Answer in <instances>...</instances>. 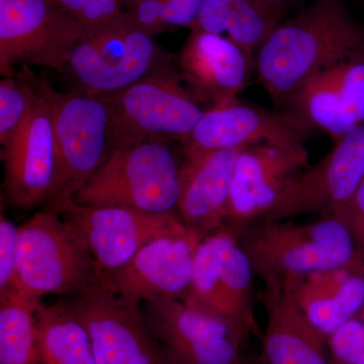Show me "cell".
<instances>
[{
	"label": "cell",
	"mask_w": 364,
	"mask_h": 364,
	"mask_svg": "<svg viewBox=\"0 0 364 364\" xmlns=\"http://www.w3.org/2000/svg\"><path fill=\"white\" fill-rule=\"evenodd\" d=\"M176 61L153 37L136 30L124 11L116 20L93 28H83L74 47L67 70L88 95H105Z\"/></svg>",
	"instance_id": "cell-6"
},
{
	"label": "cell",
	"mask_w": 364,
	"mask_h": 364,
	"mask_svg": "<svg viewBox=\"0 0 364 364\" xmlns=\"http://www.w3.org/2000/svg\"><path fill=\"white\" fill-rule=\"evenodd\" d=\"M259 299L267 314L259 353L263 364H332L327 337L306 318L282 286H263Z\"/></svg>",
	"instance_id": "cell-22"
},
{
	"label": "cell",
	"mask_w": 364,
	"mask_h": 364,
	"mask_svg": "<svg viewBox=\"0 0 364 364\" xmlns=\"http://www.w3.org/2000/svg\"><path fill=\"white\" fill-rule=\"evenodd\" d=\"M40 301L14 289L0 296V364H40L36 321Z\"/></svg>",
	"instance_id": "cell-25"
},
{
	"label": "cell",
	"mask_w": 364,
	"mask_h": 364,
	"mask_svg": "<svg viewBox=\"0 0 364 364\" xmlns=\"http://www.w3.org/2000/svg\"><path fill=\"white\" fill-rule=\"evenodd\" d=\"M102 97L111 109L117 147L149 140L181 142L207 111L182 82L176 61Z\"/></svg>",
	"instance_id": "cell-5"
},
{
	"label": "cell",
	"mask_w": 364,
	"mask_h": 364,
	"mask_svg": "<svg viewBox=\"0 0 364 364\" xmlns=\"http://www.w3.org/2000/svg\"><path fill=\"white\" fill-rule=\"evenodd\" d=\"M124 11L132 26L150 37L169 30L162 0H126Z\"/></svg>",
	"instance_id": "cell-30"
},
{
	"label": "cell",
	"mask_w": 364,
	"mask_h": 364,
	"mask_svg": "<svg viewBox=\"0 0 364 364\" xmlns=\"http://www.w3.org/2000/svg\"><path fill=\"white\" fill-rule=\"evenodd\" d=\"M277 1L280 2V4H284V6H289L291 2L296 1V0H277Z\"/></svg>",
	"instance_id": "cell-34"
},
{
	"label": "cell",
	"mask_w": 364,
	"mask_h": 364,
	"mask_svg": "<svg viewBox=\"0 0 364 364\" xmlns=\"http://www.w3.org/2000/svg\"><path fill=\"white\" fill-rule=\"evenodd\" d=\"M39 79L28 66L20 73L4 76L0 81V144L13 138L26 119L39 97Z\"/></svg>",
	"instance_id": "cell-26"
},
{
	"label": "cell",
	"mask_w": 364,
	"mask_h": 364,
	"mask_svg": "<svg viewBox=\"0 0 364 364\" xmlns=\"http://www.w3.org/2000/svg\"><path fill=\"white\" fill-rule=\"evenodd\" d=\"M228 229L247 254L263 286H282L358 255L348 230L333 215L306 223L259 220Z\"/></svg>",
	"instance_id": "cell-2"
},
{
	"label": "cell",
	"mask_w": 364,
	"mask_h": 364,
	"mask_svg": "<svg viewBox=\"0 0 364 364\" xmlns=\"http://www.w3.org/2000/svg\"><path fill=\"white\" fill-rule=\"evenodd\" d=\"M310 134L286 112L235 100L205 112L186 138L181 141L182 154L234 149L254 144L306 145Z\"/></svg>",
	"instance_id": "cell-18"
},
{
	"label": "cell",
	"mask_w": 364,
	"mask_h": 364,
	"mask_svg": "<svg viewBox=\"0 0 364 364\" xmlns=\"http://www.w3.org/2000/svg\"><path fill=\"white\" fill-rule=\"evenodd\" d=\"M324 336H331L364 309V259L318 270L282 284Z\"/></svg>",
	"instance_id": "cell-21"
},
{
	"label": "cell",
	"mask_w": 364,
	"mask_h": 364,
	"mask_svg": "<svg viewBox=\"0 0 364 364\" xmlns=\"http://www.w3.org/2000/svg\"><path fill=\"white\" fill-rule=\"evenodd\" d=\"M58 179L48 208L72 200L117 149L111 109L102 95L62 93L50 85Z\"/></svg>",
	"instance_id": "cell-7"
},
{
	"label": "cell",
	"mask_w": 364,
	"mask_h": 364,
	"mask_svg": "<svg viewBox=\"0 0 364 364\" xmlns=\"http://www.w3.org/2000/svg\"><path fill=\"white\" fill-rule=\"evenodd\" d=\"M329 215L343 223L353 239L356 250L364 259V181L353 198L335 208Z\"/></svg>",
	"instance_id": "cell-31"
},
{
	"label": "cell",
	"mask_w": 364,
	"mask_h": 364,
	"mask_svg": "<svg viewBox=\"0 0 364 364\" xmlns=\"http://www.w3.org/2000/svg\"><path fill=\"white\" fill-rule=\"evenodd\" d=\"M182 82L205 109L238 100L255 71V60L231 40L191 30L176 56Z\"/></svg>",
	"instance_id": "cell-19"
},
{
	"label": "cell",
	"mask_w": 364,
	"mask_h": 364,
	"mask_svg": "<svg viewBox=\"0 0 364 364\" xmlns=\"http://www.w3.org/2000/svg\"><path fill=\"white\" fill-rule=\"evenodd\" d=\"M83 26L50 0H0V73L14 66L67 71Z\"/></svg>",
	"instance_id": "cell-9"
},
{
	"label": "cell",
	"mask_w": 364,
	"mask_h": 364,
	"mask_svg": "<svg viewBox=\"0 0 364 364\" xmlns=\"http://www.w3.org/2000/svg\"><path fill=\"white\" fill-rule=\"evenodd\" d=\"M287 7L277 0H203L191 30L227 38L255 60L260 48L284 21Z\"/></svg>",
	"instance_id": "cell-23"
},
{
	"label": "cell",
	"mask_w": 364,
	"mask_h": 364,
	"mask_svg": "<svg viewBox=\"0 0 364 364\" xmlns=\"http://www.w3.org/2000/svg\"><path fill=\"white\" fill-rule=\"evenodd\" d=\"M241 149L183 156L177 214L188 230L203 238L225 228L235 164Z\"/></svg>",
	"instance_id": "cell-20"
},
{
	"label": "cell",
	"mask_w": 364,
	"mask_h": 364,
	"mask_svg": "<svg viewBox=\"0 0 364 364\" xmlns=\"http://www.w3.org/2000/svg\"><path fill=\"white\" fill-rule=\"evenodd\" d=\"M363 181L364 124H361L336 139L332 149L304 170L259 220L329 215L335 208L353 198Z\"/></svg>",
	"instance_id": "cell-14"
},
{
	"label": "cell",
	"mask_w": 364,
	"mask_h": 364,
	"mask_svg": "<svg viewBox=\"0 0 364 364\" xmlns=\"http://www.w3.org/2000/svg\"><path fill=\"white\" fill-rule=\"evenodd\" d=\"M90 334L97 364H172L144 318L141 304L95 287L61 298Z\"/></svg>",
	"instance_id": "cell-11"
},
{
	"label": "cell",
	"mask_w": 364,
	"mask_h": 364,
	"mask_svg": "<svg viewBox=\"0 0 364 364\" xmlns=\"http://www.w3.org/2000/svg\"><path fill=\"white\" fill-rule=\"evenodd\" d=\"M182 163L167 141L119 146L72 200L91 207L177 213Z\"/></svg>",
	"instance_id": "cell-3"
},
{
	"label": "cell",
	"mask_w": 364,
	"mask_h": 364,
	"mask_svg": "<svg viewBox=\"0 0 364 364\" xmlns=\"http://www.w3.org/2000/svg\"><path fill=\"white\" fill-rule=\"evenodd\" d=\"M112 1L116 2V4H119V6L123 7L124 9V2H126V0H112Z\"/></svg>",
	"instance_id": "cell-35"
},
{
	"label": "cell",
	"mask_w": 364,
	"mask_h": 364,
	"mask_svg": "<svg viewBox=\"0 0 364 364\" xmlns=\"http://www.w3.org/2000/svg\"><path fill=\"white\" fill-rule=\"evenodd\" d=\"M203 0H162L164 20L169 28H193L202 9Z\"/></svg>",
	"instance_id": "cell-32"
},
{
	"label": "cell",
	"mask_w": 364,
	"mask_h": 364,
	"mask_svg": "<svg viewBox=\"0 0 364 364\" xmlns=\"http://www.w3.org/2000/svg\"><path fill=\"white\" fill-rule=\"evenodd\" d=\"M18 229L4 215L0 218V296L13 289L18 258Z\"/></svg>",
	"instance_id": "cell-29"
},
{
	"label": "cell",
	"mask_w": 364,
	"mask_h": 364,
	"mask_svg": "<svg viewBox=\"0 0 364 364\" xmlns=\"http://www.w3.org/2000/svg\"><path fill=\"white\" fill-rule=\"evenodd\" d=\"M100 284L95 261L76 230L46 208L18 229L13 289L28 298L85 293Z\"/></svg>",
	"instance_id": "cell-4"
},
{
	"label": "cell",
	"mask_w": 364,
	"mask_h": 364,
	"mask_svg": "<svg viewBox=\"0 0 364 364\" xmlns=\"http://www.w3.org/2000/svg\"><path fill=\"white\" fill-rule=\"evenodd\" d=\"M37 344L40 364H97L90 334L61 299L38 304Z\"/></svg>",
	"instance_id": "cell-24"
},
{
	"label": "cell",
	"mask_w": 364,
	"mask_h": 364,
	"mask_svg": "<svg viewBox=\"0 0 364 364\" xmlns=\"http://www.w3.org/2000/svg\"><path fill=\"white\" fill-rule=\"evenodd\" d=\"M52 210L85 241L97 264L100 282L128 264L149 242L188 230L177 213L152 214L131 208L91 207L73 200Z\"/></svg>",
	"instance_id": "cell-10"
},
{
	"label": "cell",
	"mask_w": 364,
	"mask_h": 364,
	"mask_svg": "<svg viewBox=\"0 0 364 364\" xmlns=\"http://www.w3.org/2000/svg\"><path fill=\"white\" fill-rule=\"evenodd\" d=\"M237 364H263L261 361L259 354L253 353L251 351H246L242 356L240 361Z\"/></svg>",
	"instance_id": "cell-33"
},
{
	"label": "cell",
	"mask_w": 364,
	"mask_h": 364,
	"mask_svg": "<svg viewBox=\"0 0 364 364\" xmlns=\"http://www.w3.org/2000/svg\"><path fill=\"white\" fill-rule=\"evenodd\" d=\"M332 364H364V309L327 338Z\"/></svg>",
	"instance_id": "cell-27"
},
{
	"label": "cell",
	"mask_w": 364,
	"mask_h": 364,
	"mask_svg": "<svg viewBox=\"0 0 364 364\" xmlns=\"http://www.w3.org/2000/svg\"><path fill=\"white\" fill-rule=\"evenodd\" d=\"M309 166L306 145L260 143L242 148L235 164L225 228L261 219Z\"/></svg>",
	"instance_id": "cell-15"
},
{
	"label": "cell",
	"mask_w": 364,
	"mask_h": 364,
	"mask_svg": "<svg viewBox=\"0 0 364 364\" xmlns=\"http://www.w3.org/2000/svg\"><path fill=\"white\" fill-rule=\"evenodd\" d=\"M39 82V97L30 116L13 138L1 146L4 191L11 207L31 210L49 205L58 179L54 107L50 85Z\"/></svg>",
	"instance_id": "cell-13"
},
{
	"label": "cell",
	"mask_w": 364,
	"mask_h": 364,
	"mask_svg": "<svg viewBox=\"0 0 364 364\" xmlns=\"http://www.w3.org/2000/svg\"><path fill=\"white\" fill-rule=\"evenodd\" d=\"M141 309L172 364H237L247 351V334L183 299H146Z\"/></svg>",
	"instance_id": "cell-12"
},
{
	"label": "cell",
	"mask_w": 364,
	"mask_h": 364,
	"mask_svg": "<svg viewBox=\"0 0 364 364\" xmlns=\"http://www.w3.org/2000/svg\"><path fill=\"white\" fill-rule=\"evenodd\" d=\"M282 111L311 136L334 140L364 124V51L309 79Z\"/></svg>",
	"instance_id": "cell-16"
},
{
	"label": "cell",
	"mask_w": 364,
	"mask_h": 364,
	"mask_svg": "<svg viewBox=\"0 0 364 364\" xmlns=\"http://www.w3.org/2000/svg\"><path fill=\"white\" fill-rule=\"evenodd\" d=\"M83 26L93 28L116 20L124 13L123 7L112 0H50Z\"/></svg>",
	"instance_id": "cell-28"
},
{
	"label": "cell",
	"mask_w": 364,
	"mask_h": 364,
	"mask_svg": "<svg viewBox=\"0 0 364 364\" xmlns=\"http://www.w3.org/2000/svg\"><path fill=\"white\" fill-rule=\"evenodd\" d=\"M364 51V26L344 0H313L284 20L257 52L255 72L282 111L301 85Z\"/></svg>",
	"instance_id": "cell-1"
},
{
	"label": "cell",
	"mask_w": 364,
	"mask_h": 364,
	"mask_svg": "<svg viewBox=\"0 0 364 364\" xmlns=\"http://www.w3.org/2000/svg\"><path fill=\"white\" fill-rule=\"evenodd\" d=\"M203 239L191 230L159 237L98 287L136 304L155 298L183 299L191 287L196 249Z\"/></svg>",
	"instance_id": "cell-17"
},
{
	"label": "cell",
	"mask_w": 364,
	"mask_h": 364,
	"mask_svg": "<svg viewBox=\"0 0 364 364\" xmlns=\"http://www.w3.org/2000/svg\"><path fill=\"white\" fill-rule=\"evenodd\" d=\"M252 264L228 228L205 237L196 249L193 277L183 301L261 337L255 317Z\"/></svg>",
	"instance_id": "cell-8"
}]
</instances>
